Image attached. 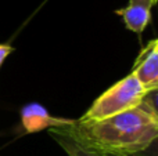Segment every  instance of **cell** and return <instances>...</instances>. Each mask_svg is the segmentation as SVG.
Masks as SVG:
<instances>
[{
	"mask_svg": "<svg viewBox=\"0 0 158 156\" xmlns=\"http://www.w3.org/2000/svg\"><path fill=\"white\" fill-rule=\"evenodd\" d=\"M90 156H131L158 137V116L144 104L103 120L54 127Z\"/></svg>",
	"mask_w": 158,
	"mask_h": 156,
	"instance_id": "obj_1",
	"label": "cell"
},
{
	"mask_svg": "<svg viewBox=\"0 0 158 156\" xmlns=\"http://www.w3.org/2000/svg\"><path fill=\"white\" fill-rule=\"evenodd\" d=\"M144 94L146 90L140 82L132 73H129L126 77L104 91L81 119L103 120L118 113L131 111L142 104Z\"/></svg>",
	"mask_w": 158,
	"mask_h": 156,
	"instance_id": "obj_2",
	"label": "cell"
},
{
	"mask_svg": "<svg viewBox=\"0 0 158 156\" xmlns=\"http://www.w3.org/2000/svg\"><path fill=\"white\" fill-rule=\"evenodd\" d=\"M75 120L65 118H56L50 115L49 111L38 102H31L22 107L21 109V124L24 130L29 134L39 133L46 129L65 127L74 124Z\"/></svg>",
	"mask_w": 158,
	"mask_h": 156,
	"instance_id": "obj_3",
	"label": "cell"
},
{
	"mask_svg": "<svg viewBox=\"0 0 158 156\" xmlns=\"http://www.w3.org/2000/svg\"><path fill=\"white\" fill-rule=\"evenodd\" d=\"M146 91L158 88V50L156 40L150 41L139 54L131 72Z\"/></svg>",
	"mask_w": 158,
	"mask_h": 156,
	"instance_id": "obj_4",
	"label": "cell"
},
{
	"mask_svg": "<svg viewBox=\"0 0 158 156\" xmlns=\"http://www.w3.org/2000/svg\"><path fill=\"white\" fill-rule=\"evenodd\" d=\"M151 0H129L125 8H119L115 13L123 18L125 26L135 33H142L151 18Z\"/></svg>",
	"mask_w": 158,
	"mask_h": 156,
	"instance_id": "obj_5",
	"label": "cell"
},
{
	"mask_svg": "<svg viewBox=\"0 0 158 156\" xmlns=\"http://www.w3.org/2000/svg\"><path fill=\"white\" fill-rule=\"evenodd\" d=\"M49 133L69 156H90L89 154H86V152H83L82 149H79L69 138H67L64 134H61L57 129H49Z\"/></svg>",
	"mask_w": 158,
	"mask_h": 156,
	"instance_id": "obj_6",
	"label": "cell"
},
{
	"mask_svg": "<svg viewBox=\"0 0 158 156\" xmlns=\"http://www.w3.org/2000/svg\"><path fill=\"white\" fill-rule=\"evenodd\" d=\"M142 104H144L154 115L158 116V88H154V90L146 91L144 97H143Z\"/></svg>",
	"mask_w": 158,
	"mask_h": 156,
	"instance_id": "obj_7",
	"label": "cell"
},
{
	"mask_svg": "<svg viewBox=\"0 0 158 156\" xmlns=\"http://www.w3.org/2000/svg\"><path fill=\"white\" fill-rule=\"evenodd\" d=\"M131 156H158V137L154 138L144 149H142V151L136 152V154Z\"/></svg>",
	"mask_w": 158,
	"mask_h": 156,
	"instance_id": "obj_8",
	"label": "cell"
},
{
	"mask_svg": "<svg viewBox=\"0 0 158 156\" xmlns=\"http://www.w3.org/2000/svg\"><path fill=\"white\" fill-rule=\"evenodd\" d=\"M14 51V49L10 46V44H0V68L4 64L6 58Z\"/></svg>",
	"mask_w": 158,
	"mask_h": 156,
	"instance_id": "obj_9",
	"label": "cell"
},
{
	"mask_svg": "<svg viewBox=\"0 0 158 156\" xmlns=\"http://www.w3.org/2000/svg\"><path fill=\"white\" fill-rule=\"evenodd\" d=\"M157 2H158V0H151V3H153V6H154V4H156V3H157Z\"/></svg>",
	"mask_w": 158,
	"mask_h": 156,
	"instance_id": "obj_10",
	"label": "cell"
},
{
	"mask_svg": "<svg viewBox=\"0 0 158 156\" xmlns=\"http://www.w3.org/2000/svg\"><path fill=\"white\" fill-rule=\"evenodd\" d=\"M156 46H157V50H158V39H156Z\"/></svg>",
	"mask_w": 158,
	"mask_h": 156,
	"instance_id": "obj_11",
	"label": "cell"
}]
</instances>
